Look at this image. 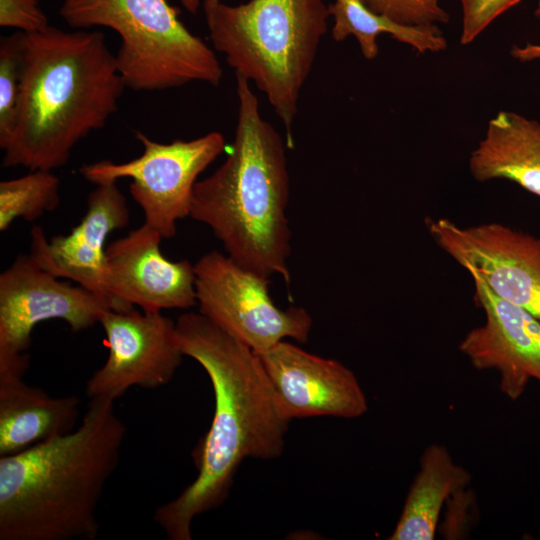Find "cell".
<instances>
[{"label": "cell", "instance_id": "cell-1", "mask_svg": "<svg viewBox=\"0 0 540 540\" xmlns=\"http://www.w3.org/2000/svg\"><path fill=\"white\" fill-rule=\"evenodd\" d=\"M175 323L183 355L199 363L211 381L215 408L194 453L196 478L156 508L153 519L170 540H191L194 519L223 504L244 459L282 454L291 420L249 346L200 312L183 313Z\"/></svg>", "mask_w": 540, "mask_h": 540}, {"label": "cell", "instance_id": "cell-2", "mask_svg": "<svg viewBox=\"0 0 540 540\" xmlns=\"http://www.w3.org/2000/svg\"><path fill=\"white\" fill-rule=\"evenodd\" d=\"M125 84L100 31L26 33L14 128L4 167L53 171L118 109Z\"/></svg>", "mask_w": 540, "mask_h": 540}, {"label": "cell", "instance_id": "cell-3", "mask_svg": "<svg viewBox=\"0 0 540 540\" xmlns=\"http://www.w3.org/2000/svg\"><path fill=\"white\" fill-rule=\"evenodd\" d=\"M115 401L92 398L79 425L0 456V540H94L97 509L127 434Z\"/></svg>", "mask_w": 540, "mask_h": 540}, {"label": "cell", "instance_id": "cell-4", "mask_svg": "<svg viewBox=\"0 0 540 540\" xmlns=\"http://www.w3.org/2000/svg\"><path fill=\"white\" fill-rule=\"evenodd\" d=\"M238 116L231 151L196 182L190 217L205 224L239 265L290 283L289 173L283 139L262 118L250 81L236 74Z\"/></svg>", "mask_w": 540, "mask_h": 540}, {"label": "cell", "instance_id": "cell-5", "mask_svg": "<svg viewBox=\"0 0 540 540\" xmlns=\"http://www.w3.org/2000/svg\"><path fill=\"white\" fill-rule=\"evenodd\" d=\"M209 38L227 64L265 94L286 129L315 61L329 16L324 0H250L230 6L204 0Z\"/></svg>", "mask_w": 540, "mask_h": 540}, {"label": "cell", "instance_id": "cell-6", "mask_svg": "<svg viewBox=\"0 0 540 540\" xmlns=\"http://www.w3.org/2000/svg\"><path fill=\"white\" fill-rule=\"evenodd\" d=\"M167 0H63L59 15L72 28L107 27L121 39L115 55L127 88L159 91L191 82L218 86L214 51L192 34Z\"/></svg>", "mask_w": 540, "mask_h": 540}, {"label": "cell", "instance_id": "cell-7", "mask_svg": "<svg viewBox=\"0 0 540 540\" xmlns=\"http://www.w3.org/2000/svg\"><path fill=\"white\" fill-rule=\"evenodd\" d=\"M143 153L128 162L101 160L83 164L79 172L95 185L129 178V192L144 213V223L163 239L176 235L177 222L190 217L198 176L223 153L224 136L210 132L193 140L159 143L135 132Z\"/></svg>", "mask_w": 540, "mask_h": 540}, {"label": "cell", "instance_id": "cell-8", "mask_svg": "<svg viewBox=\"0 0 540 540\" xmlns=\"http://www.w3.org/2000/svg\"><path fill=\"white\" fill-rule=\"evenodd\" d=\"M33 257L20 254L0 274V375L24 376L36 325L62 320L78 332L100 323L110 301L61 281Z\"/></svg>", "mask_w": 540, "mask_h": 540}, {"label": "cell", "instance_id": "cell-9", "mask_svg": "<svg viewBox=\"0 0 540 540\" xmlns=\"http://www.w3.org/2000/svg\"><path fill=\"white\" fill-rule=\"evenodd\" d=\"M194 268L198 312L254 352H264L286 338L308 340L309 312L277 307L269 293L270 278L216 250L202 255Z\"/></svg>", "mask_w": 540, "mask_h": 540}, {"label": "cell", "instance_id": "cell-10", "mask_svg": "<svg viewBox=\"0 0 540 540\" xmlns=\"http://www.w3.org/2000/svg\"><path fill=\"white\" fill-rule=\"evenodd\" d=\"M436 244L499 297L540 320V238L497 222L460 226L427 219Z\"/></svg>", "mask_w": 540, "mask_h": 540}, {"label": "cell", "instance_id": "cell-11", "mask_svg": "<svg viewBox=\"0 0 540 540\" xmlns=\"http://www.w3.org/2000/svg\"><path fill=\"white\" fill-rule=\"evenodd\" d=\"M99 324L108 356L86 383L89 399L116 401L132 387L155 389L172 380L184 355L171 318L161 311L110 309Z\"/></svg>", "mask_w": 540, "mask_h": 540}, {"label": "cell", "instance_id": "cell-12", "mask_svg": "<svg viewBox=\"0 0 540 540\" xmlns=\"http://www.w3.org/2000/svg\"><path fill=\"white\" fill-rule=\"evenodd\" d=\"M160 233L143 223L106 248L104 289L114 310L145 312L196 305L194 264L163 256Z\"/></svg>", "mask_w": 540, "mask_h": 540}, {"label": "cell", "instance_id": "cell-13", "mask_svg": "<svg viewBox=\"0 0 540 540\" xmlns=\"http://www.w3.org/2000/svg\"><path fill=\"white\" fill-rule=\"evenodd\" d=\"M286 416L357 418L368 402L355 374L344 364L285 340L256 353Z\"/></svg>", "mask_w": 540, "mask_h": 540}, {"label": "cell", "instance_id": "cell-14", "mask_svg": "<svg viewBox=\"0 0 540 540\" xmlns=\"http://www.w3.org/2000/svg\"><path fill=\"white\" fill-rule=\"evenodd\" d=\"M470 276L485 322L470 330L458 348L474 368L498 371L500 390L516 400L531 379L540 382V320Z\"/></svg>", "mask_w": 540, "mask_h": 540}, {"label": "cell", "instance_id": "cell-15", "mask_svg": "<svg viewBox=\"0 0 540 540\" xmlns=\"http://www.w3.org/2000/svg\"><path fill=\"white\" fill-rule=\"evenodd\" d=\"M129 218L127 200L117 182L97 184L88 196L84 216L67 235L48 239L42 227H32L29 254L55 276L109 300L103 282L105 243L110 233L128 225Z\"/></svg>", "mask_w": 540, "mask_h": 540}, {"label": "cell", "instance_id": "cell-16", "mask_svg": "<svg viewBox=\"0 0 540 540\" xmlns=\"http://www.w3.org/2000/svg\"><path fill=\"white\" fill-rule=\"evenodd\" d=\"M79 414L77 396L53 397L23 376L0 375V456L71 432Z\"/></svg>", "mask_w": 540, "mask_h": 540}, {"label": "cell", "instance_id": "cell-17", "mask_svg": "<svg viewBox=\"0 0 540 540\" xmlns=\"http://www.w3.org/2000/svg\"><path fill=\"white\" fill-rule=\"evenodd\" d=\"M479 182L506 179L540 197V123L512 111H500L469 157Z\"/></svg>", "mask_w": 540, "mask_h": 540}, {"label": "cell", "instance_id": "cell-18", "mask_svg": "<svg viewBox=\"0 0 540 540\" xmlns=\"http://www.w3.org/2000/svg\"><path fill=\"white\" fill-rule=\"evenodd\" d=\"M470 482L471 474L454 463L446 447L429 445L421 456L420 469L389 539H434L444 503Z\"/></svg>", "mask_w": 540, "mask_h": 540}, {"label": "cell", "instance_id": "cell-19", "mask_svg": "<svg viewBox=\"0 0 540 540\" xmlns=\"http://www.w3.org/2000/svg\"><path fill=\"white\" fill-rule=\"evenodd\" d=\"M328 13L334 19L332 38L340 42L354 36L367 60L377 57V38L383 33L421 54L439 52L447 47V41L437 25H401L371 12L359 0H335L328 5Z\"/></svg>", "mask_w": 540, "mask_h": 540}, {"label": "cell", "instance_id": "cell-20", "mask_svg": "<svg viewBox=\"0 0 540 540\" xmlns=\"http://www.w3.org/2000/svg\"><path fill=\"white\" fill-rule=\"evenodd\" d=\"M60 203V179L52 172L34 170L0 182V231L21 218L32 222Z\"/></svg>", "mask_w": 540, "mask_h": 540}, {"label": "cell", "instance_id": "cell-21", "mask_svg": "<svg viewBox=\"0 0 540 540\" xmlns=\"http://www.w3.org/2000/svg\"><path fill=\"white\" fill-rule=\"evenodd\" d=\"M25 32L18 31L0 40V146L15 124L23 67Z\"/></svg>", "mask_w": 540, "mask_h": 540}, {"label": "cell", "instance_id": "cell-22", "mask_svg": "<svg viewBox=\"0 0 540 540\" xmlns=\"http://www.w3.org/2000/svg\"><path fill=\"white\" fill-rule=\"evenodd\" d=\"M371 12L408 26L447 23L449 14L439 0H359Z\"/></svg>", "mask_w": 540, "mask_h": 540}, {"label": "cell", "instance_id": "cell-23", "mask_svg": "<svg viewBox=\"0 0 540 540\" xmlns=\"http://www.w3.org/2000/svg\"><path fill=\"white\" fill-rule=\"evenodd\" d=\"M462 7V45L472 43L497 17L522 0H459Z\"/></svg>", "mask_w": 540, "mask_h": 540}, {"label": "cell", "instance_id": "cell-24", "mask_svg": "<svg viewBox=\"0 0 540 540\" xmlns=\"http://www.w3.org/2000/svg\"><path fill=\"white\" fill-rule=\"evenodd\" d=\"M0 26L34 33L46 29L49 24L37 0H0Z\"/></svg>", "mask_w": 540, "mask_h": 540}, {"label": "cell", "instance_id": "cell-25", "mask_svg": "<svg viewBox=\"0 0 540 540\" xmlns=\"http://www.w3.org/2000/svg\"><path fill=\"white\" fill-rule=\"evenodd\" d=\"M510 54L513 58L521 62H529L540 59V45L527 43L525 46H514Z\"/></svg>", "mask_w": 540, "mask_h": 540}, {"label": "cell", "instance_id": "cell-26", "mask_svg": "<svg viewBox=\"0 0 540 540\" xmlns=\"http://www.w3.org/2000/svg\"><path fill=\"white\" fill-rule=\"evenodd\" d=\"M183 7L191 14H196L200 5V0H179Z\"/></svg>", "mask_w": 540, "mask_h": 540}, {"label": "cell", "instance_id": "cell-27", "mask_svg": "<svg viewBox=\"0 0 540 540\" xmlns=\"http://www.w3.org/2000/svg\"><path fill=\"white\" fill-rule=\"evenodd\" d=\"M534 14L537 17V19L540 21V0L538 1V5H537V7L535 9Z\"/></svg>", "mask_w": 540, "mask_h": 540}, {"label": "cell", "instance_id": "cell-28", "mask_svg": "<svg viewBox=\"0 0 540 540\" xmlns=\"http://www.w3.org/2000/svg\"><path fill=\"white\" fill-rule=\"evenodd\" d=\"M37 1H39V0H37Z\"/></svg>", "mask_w": 540, "mask_h": 540}]
</instances>
